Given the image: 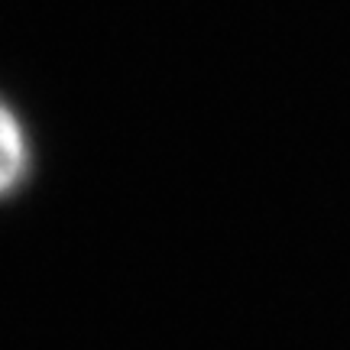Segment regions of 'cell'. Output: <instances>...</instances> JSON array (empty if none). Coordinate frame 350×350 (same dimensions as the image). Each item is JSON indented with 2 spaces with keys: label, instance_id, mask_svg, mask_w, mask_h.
<instances>
[{
  "label": "cell",
  "instance_id": "cell-1",
  "mask_svg": "<svg viewBox=\"0 0 350 350\" xmlns=\"http://www.w3.org/2000/svg\"><path fill=\"white\" fill-rule=\"evenodd\" d=\"M29 137L23 120L7 100H0V198H10L29 175Z\"/></svg>",
  "mask_w": 350,
  "mask_h": 350
}]
</instances>
